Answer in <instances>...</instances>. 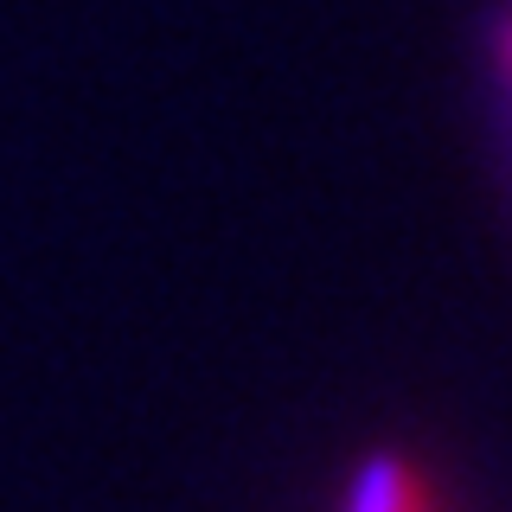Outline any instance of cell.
Masks as SVG:
<instances>
[{
	"label": "cell",
	"mask_w": 512,
	"mask_h": 512,
	"mask_svg": "<svg viewBox=\"0 0 512 512\" xmlns=\"http://www.w3.org/2000/svg\"><path fill=\"white\" fill-rule=\"evenodd\" d=\"M340 512H429V487L404 455H372L352 474V493Z\"/></svg>",
	"instance_id": "obj_1"
},
{
	"label": "cell",
	"mask_w": 512,
	"mask_h": 512,
	"mask_svg": "<svg viewBox=\"0 0 512 512\" xmlns=\"http://www.w3.org/2000/svg\"><path fill=\"white\" fill-rule=\"evenodd\" d=\"M493 71H500V96H506V122H512V13L493 32Z\"/></svg>",
	"instance_id": "obj_2"
}]
</instances>
